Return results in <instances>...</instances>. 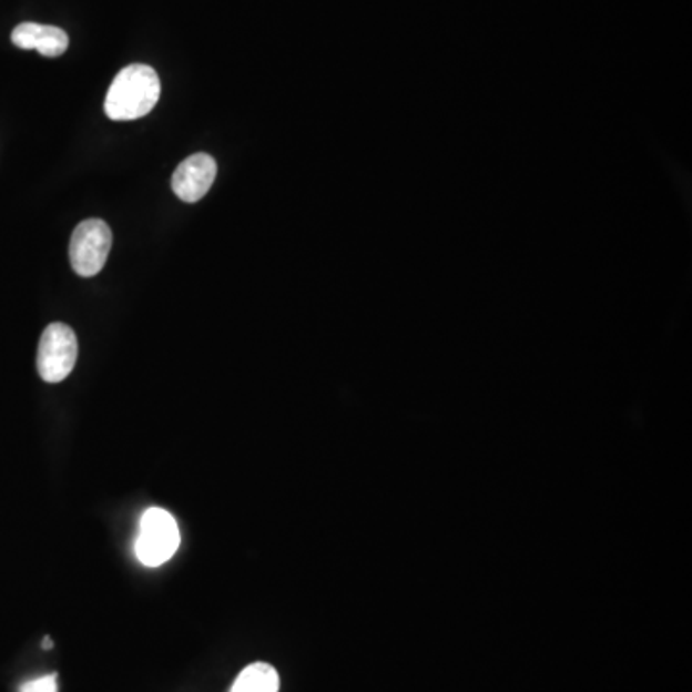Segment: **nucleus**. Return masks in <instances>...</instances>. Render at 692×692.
<instances>
[{
    "mask_svg": "<svg viewBox=\"0 0 692 692\" xmlns=\"http://www.w3.org/2000/svg\"><path fill=\"white\" fill-rule=\"evenodd\" d=\"M78 360V337L65 324H51L44 329L37 350V372L47 383L64 381Z\"/></svg>",
    "mask_w": 692,
    "mask_h": 692,
    "instance_id": "7ed1b4c3",
    "label": "nucleus"
},
{
    "mask_svg": "<svg viewBox=\"0 0 692 692\" xmlns=\"http://www.w3.org/2000/svg\"><path fill=\"white\" fill-rule=\"evenodd\" d=\"M12 43L23 51H37L43 57L57 58L68 51L70 39L64 29L57 26L26 22L12 31Z\"/></svg>",
    "mask_w": 692,
    "mask_h": 692,
    "instance_id": "423d86ee",
    "label": "nucleus"
},
{
    "mask_svg": "<svg viewBox=\"0 0 692 692\" xmlns=\"http://www.w3.org/2000/svg\"><path fill=\"white\" fill-rule=\"evenodd\" d=\"M159 73L151 65L131 64L115 75L110 85L104 112L114 122H131L151 114L160 101Z\"/></svg>",
    "mask_w": 692,
    "mask_h": 692,
    "instance_id": "f257e3e1",
    "label": "nucleus"
},
{
    "mask_svg": "<svg viewBox=\"0 0 692 692\" xmlns=\"http://www.w3.org/2000/svg\"><path fill=\"white\" fill-rule=\"evenodd\" d=\"M180 541V527L172 513L164 508H149L141 518L135 554L144 566L159 568L177 552Z\"/></svg>",
    "mask_w": 692,
    "mask_h": 692,
    "instance_id": "f03ea898",
    "label": "nucleus"
},
{
    "mask_svg": "<svg viewBox=\"0 0 692 692\" xmlns=\"http://www.w3.org/2000/svg\"><path fill=\"white\" fill-rule=\"evenodd\" d=\"M279 691V673L274 665L266 662H254L238 673L230 692H277Z\"/></svg>",
    "mask_w": 692,
    "mask_h": 692,
    "instance_id": "0eeeda50",
    "label": "nucleus"
},
{
    "mask_svg": "<svg viewBox=\"0 0 692 692\" xmlns=\"http://www.w3.org/2000/svg\"><path fill=\"white\" fill-rule=\"evenodd\" d=\"M52 644H54V642H52L51 637H44V639H43V649L44 650H51L52 649Z\"/></svg>",
    "mask_w": 692,
    "mask_h": 692,
    "instance_id": "1a4fd4ad",
    "label": "nucleus"
},
{
    "mask_svg": "<svg viewBox=\"0 0 692 692\" xmlns=\"http://www.w3.org/2000/svg\"><path fill=\"white\" fill-rule=\"evenodd\" d=\"M112 248V230L102 220H85L73 231L70 260L75 274L93 277L101 274Z\"/></svg>",
    "mask_w": 692,
    "mask_h": 692,
    "instance_id": "20e7f679",
    "label": "nucleus"
},
{
    "mask_svg": "<svg viewBox=\"0 0 692 692\" xmlns=\"http://www.w3.org/2000/svg\"><path fill=\"white\" fill-rule=\"evenodd\" d=\"M217 164L206 152L183 160L172 175L173 193L183 202H199L216 180Z\"/></svg>",
    "mask_w": 692,
    "mask_h": 692,
    "instance_id": "39448f33",
    "label": "nucleus"
},
{
    "mask_svg": "<svg viewBox=\"0 0 692 692\" xmlns=\"http://www.w3.org/2000/svg\"><path fill=\"white\" fill-rule=\"evenodd\" d=\"M20 692H58V675H44V678L31 679L20 686Z\"/></svg>",
    "mask_w": 692,
    "mask_h": 692,
    "instance_id": "6e6552de",
    "label": "nucleus"
}]
</instances>
